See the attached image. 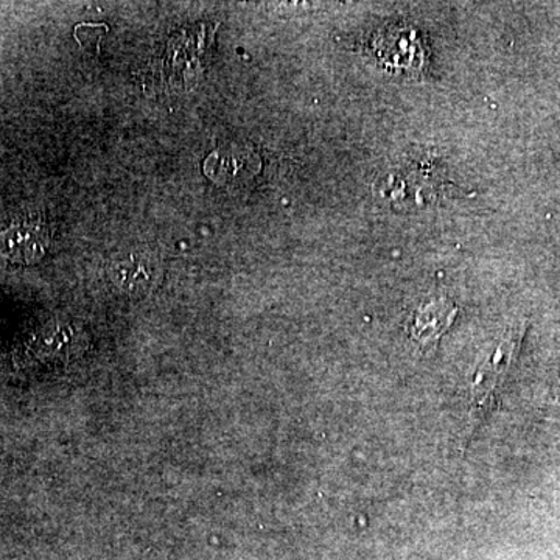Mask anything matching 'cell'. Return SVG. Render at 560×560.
Instances as JSON below:
<instances>
[{
    "label": "cell",
    "mask_w": 560,
    "mask_h": 560,
    "mask_svg": "<svg viewBox=\"0 0 560 560\" xmlns=\"http://www.w3.org/2000/svg\"><path fill=\"white\" fill-rule=\"evenodd\" d=\"M525 334L523 327L512 329L504 335L495 353L481 368L471 386V430H477L482 419L495 408L497 390L503 385L512 361L517 357Z\"/></svg>",
    "instance_id": "6da1fadb"
},
{
    "label": "cell",
    "mask_w": 560,
    "mask_h": 560,
    "mask_svg": "<svg viewBox=\"0 0 560 560\" xmlns=\"http://www.w3.org/2000/svg\"><path fill=\"white\" fill-rule=\"evenodd\" d=\"M49 232L43 221L25 217L0 231V260L10 264H35L46 254Z\"/></svg>",
    "instance_id": "7a4b0ae2"
},
{
    "label": "cell",
    "mask_w": 560,
    "mask_h": 560,
    "mask_svg": "<svg viewBox=\"0 0 560 560\" xmlns=\"http://www.w3.org/2000/svg\"><path fill=\"white\" fill-rule=\"evenodd\" d=\"M260 165L253 150L231 145L213 151L205 162V172L219 186H241L259 173Z\"/></svg>",
    "instance_id": "3957f363"
},
{
    "label": "cell",
    "mask_w": 560,
    "mask_h": 560,
    "mask_svg": "<svg viewBox=\"0 0 560 560\" xmlns=\"http://www.w3.org/2000/svg\"><path fill=\"white\" fill-rule=\"evenodd\" d=\"M455 315V305L447 301H433L422 305L416 313L411 337L422 346H431L451 327Z\"/></svg>",
    "instance_id": "277c9868"
},
{
    "label": "cell",
    "mask_w": 560,
    "mask_h": 560,
    "mask_svg": "<svg viewBox=\"0 0 560 560\" xmlns=\"http://www.w3.org/2000/svg\"><path fill=\"white\" fill-rule=\"evenodd\" d=\"M156 271V261L151 259L149 254L132 253L113 265L110 276L121 290L138 293L150 289Z\"/></svg>",
    "instance_id": "5b68a950"
},
{
    "label": "cell",
    "mask_w": 560,
    "mask_h": 560,
    "mask_svg": "<svg viewBox=\"0 0 560 560\" xmlns=\"http://www.w3.org/2000/svg\"><path fill=\"white\" fill-rule=\"evenodd\" d=\"M108 27L103 24H80L77 25L75 39L79 40L80 46L86 47L88 50L94 49L95 54H101V43Z\"/></svg>",
    "instance_id": "8992f818"
}]
</instances>
